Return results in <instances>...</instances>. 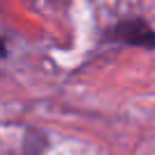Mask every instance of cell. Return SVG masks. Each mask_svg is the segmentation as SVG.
I'll return each mask as SVG.
<instances>
[{"mask_svg": "<svg viewBox=\"0 0 155 155\" xmlns=\"http://www.w3.org/2000/svg\"><path fill=\"white\" fill-rule=\"evenodd\" d=\"M107 39L123 46H137V48H146V50L155 48V30L144 18H137V16L119 21L110 30Z\"/></svg>", "mask_w": 155, "mask_h": 155, "instance_id": "cell-1", "label": "cell"}, {"mask_svg": "<svg viewBox=\"0 0 155 155\" xmlns=\"http://www.w3.org/2000/svg\"><path fill=\"white\" fill-rule=\"evenodd\" d=\"M7 50H5V39H0V57H5Z\"/></svg>", "mask_w": 155, "mask_h": 155, "instance_id": "cell-2", "label": "cell"}]
</instances>
